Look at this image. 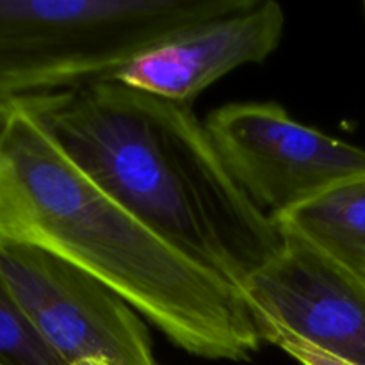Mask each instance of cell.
Here are the masks:
<instances>
[{"mask_svg":"<svg viewBox=\"0 0 365 365\" xmlns=\"http://www.w3.org/2000/svg\"><path fill=\"white\" fill-rule=\"evenodd\" d=\"M0 239L95 277L195 356L241 362L264 342L239 289L114 202L18 103L0 107Z\"/></svg>","mask_w":365,"mask_h":365,"instance_id":"1","label":"cell"},{"mask_svg":"<svg viewBox=\"0 0 365 365\" xmlns=\"http://www.w3.org/2000/svg\"><path fill=\"white\" fill-rule=\"evenodd\" d=\"M18 106L114 202L241 292L280 252L278 227L235 184L191 103L102 81Z\"/></svg>","mask_w":365,"mask_h":365,"instance_id":"2","label":"cell"},{"mask_svg":"<svg viewBox=\"0 0 365 365\" xmlns=\"http://www.w3.org/2000/svg\"><path fill=\"white\" fill-rule=\"evenodd\" d=\"M255 0H0V107L113 81L146 50Z\"/></svg>","mask_w":365,"mask_h":365,"instance_id":"3","label":"cell"},{"mask_svg":"<svg viewBox=\"0 0 365 365\" xmlns=\"http://www.w3.org/2000/svg\"><path fill=\"white\" fill-rule=\"evenodd\" d=\"M205 128L235 184L271 220L365 175V150L292 120L277 103L220 107Z\"/></svg>","mask_w":365,"mask_h":365,"instance_id":"4","label":"cell"},{"mask_svg":"<svg viewBox=\"0 0 365 365\" xmlns=\"http://www.w3.org/2000/svg\"><path fill=\"white\" fill-rule=\"evenodd\" d=\"M0 274L36 331L68 365L86 359L159 365L141 316L66 260L0 239Z\"/></svg>","mask_w":365,"mask_h":365,"instance_id":"5","label":"cell"},{"mask_svg":"<svg viewBox=\"0 0 365 365\" xmlns=\"http://www.w3.org/2000/svg\"><path fill=\"white\" fill-rule=\"evenodd\" d=\"M282 237L277 257L242 287L257 324H278L339 359L365 365V277L299 237Z\"/></svg>","mask_w":365,"mask_h":365,"instance_id":"6","label":"cell"},{"mask_svg":"<svg viewBox=\"0 0 365 365\" xmlns=\"http://www.w3.org/2000/svg\"><path fill=\"white\" fill-rule=\"evenodd\" d=\"M284 27L280 4L255 0L246 9L139 53L113 81L171 102L191 103L228 71L266 61L280 45Z\"/></svg>","mask_w":365,"mask_h":365,"instance_id":"7","label":"cell"},{"mask_svg":"<svg viewBox=\"0 0 365 365\" xmlns=\"http://www.w3.org/2000/svg\"><path fill=\"white\" fill-rule=\"evenodd\" d=\"M282 234L294 235L365 277V175L274 217Z\"/></svg>","mask_w":365,"mask_h":365,"instance_id":"8","label":"cell"},{"mask_svg":"<svg viewBox=\"0 0 365 365\" xmlns=\"http://www.w3.org/2000/svg\"><path fill=\"white\" fill-rule=\"evenodd\" d=\"M0 364L68 365L36 331L0 274Z\"/></svg>","mask_w":365,"mask_h":365,"instance_id":"9","label":"cell"},{"mask_svg":"<svg viewBox=\"0 0 365 365\" xmlns=\"http://www.w3.org/2000/svg\"><path fill=\"white\" fill-rule=\"evenodd\" d=\"M259 330L264 341L284 349L289 356H292L296 362L302 365H356L310 344L309 341L291 334V331L285 330L284 327H278V324L259 323Z\"/></svg>","mask_w":365,"mask_h":365,"instance_id":"10","label":"cell"},{"mask_svg":"<svg viewBox=\"0 0 365 365\" xmlns=\"http://www.w3.org/2000/svg\"><path fill=\"white\" fill-rule=\"evenodd\" d=\"M71 365H116L109 360H103V359H86V360H78V362L71 364Z\"/></svg>","mask_w":365,"mask_h":365,"instance_id":"11","label":"cell"},{"mask_svg":"<svg viewBox=\"0 0 365 365\" xmlns=\"http://www.w3.org/2000/svg\"><path fill=\"white\" fill-rule=\"evenodd\" d=\"M364 11H365V4H364Z\"/></svg>","mask_w":365,"mask_h":365,"instance_id":"12","label":"cell"},{"mask_svg":"<svg viewBox=\"0 0 365 365\" xmlns=\"http://www.w3.org/2000/svg\"><path fill=\"white\" fill-rule=\"evenodd\" d=\"M0 365H2V364H0Z\"/></svg>","mask_w":365,"mask_h":365,"instance_id":"13","label":"cell"}]
</instances>
